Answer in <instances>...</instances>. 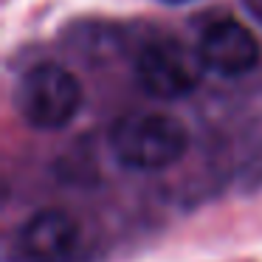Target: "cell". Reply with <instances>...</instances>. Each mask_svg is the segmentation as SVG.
Masks as SVG:
<instances>
[{"label": "cell", "mask_w": 262, "mask_h": 262, "mask_svg": "<svg viewBox=\"0 0 262 262\" xmlns=\"http://www.w3.org/2000/svg\"><path fill=\"white\" fill-rule=\"evenodd\" d=\"M110 155L124 169L158 172L178 164L189 147V133L175 116L127 113L110 127Z\"/></svg>", "instance_id": "obj_1"}, {"label": "cell", "mask_w": 262, "mask_h": 262, "mask_svg": "<svg viewBox=\"0 0 262 262\" xmlns=\"http://www.w3.org/2000/svg\"><path fill=\"white\" fill-rule=\"evenodd\" d=\"M85 93L68 68L57 62L31 65L14 85V107L26 124L37 130H59L74 121Z\"/></svg>", "instance_id": "obj_2"}, {"label": "cell", "mask_w": 262, "mask_h": 262, "mask_svg": "<svg viewBox=\"0 0 262 262\" xmlns=\"http://www.w3.org/2000/svg\"><path fill=\"white\" fill-rule=\"evenodd\" d=\"M203 62L198 51L186 48L183 42L158 37L138 48L136 54V79L149 96L172 102L189 96L203 79Z\"/></svg>", "instance_id": "obj_3"}, {"label": "cell", "mask_w": 262, "mask_h": 262, "mask_svg": "<svg viewBox=\"0 0 262 262\" xmlns=\"http://www.w3.org/2000/svg\"><path fill=\"white\" fill-rule=\"evenodd\" d=\"M82 245L79 223L59 209L31 214L14 234L12 262H74Z\"/></svg>", "instance_id": "obj_4"}, {"label": "cell", "mask_w": 262, "mask_h": 262, "mask_svg": "<svg viewBox=\"0 0 262 262\" xmlns=\"http://www.w3.org/2000/svg\"><path fill=\"white\" fill-rule=\"evenodd\" d=\"M198 57L206 71L220 76H243L259 62V40L234 17L211 20L198 37Z\"/></svg>", "instance_id": "obj_5"}, {"label": "cell", "mask_w": 262, "mask_h": 262, "mask_svg": "<svg viewBox=\"0 0 262 262\" xmlns=\"http://www.w3.org/2000/svg\"><path fill=\"white\" fill-rule=\"evenodd\" d=\"M243 3L248 6V12L254 14V17L259 20V23H262V0H243Z\"/></svg>", "instance_id": "obj_6"}]
</instances>
